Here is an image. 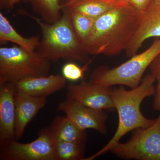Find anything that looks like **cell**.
Masks as SVG:
<instances>
[{"label":"cell","instance_id":"cell-18","mask_svg":"<svg viewBox=\"0 0 160 160\" xmlns=\"http://www.w3.org/2000/svg\"><path fill=\"white\" fill-rule=\"evenodd\" d=\"M86 145L83 143L55 141L57 160H84Z\"/></svg>","mask_w":160,"mask_h":160},{"label":"cell","instance_id":"cell-17","mask_svg":"<svg viewBox=\"0 0 160 160\" xmlns=\"http://www.w3.org/2000/svg\"><path fill=\"white\" fill-rule=\"evenodd\" d=\"M62 11L66 12L69 15L75 33L84 47L96 19L65 8H62Z\"/></svg>","mask_w":160,"mask_h":160},{"label":"cell","instance_id":"cell-3","mask_svg":"<svg viewBox=\"0 0 160 160\" xmlns=\"http://www.w3.org/2000/svg\"><path fill=\"white\" fill-rule=\"evenodd\" d=\"M19 13L34 20L39 26L42 37L35 51L50 62L60 59L89 62V54L78 39L72 26L69 15L62 11V18L56 22L49 24L25 10Z\"/></svg>","mask_w":160,"mask_h":160},{"label":"cell","instance_id":"cell-19","mask_svg":"<svg viewBox=\"0 0 160 160\" xmlns=\"http://www.w3.org/2000/svg\"><path fill=\"white\" fill-rule=\"evenodd\" d=\"M62 8L77 12L88 17L96 19L113 8L100 2L86 1L78 2L68 6H62Z\"/></svg>","mask_w":160,"mask_h":160},{"label":"cell","instance_id":"cell-20","mask_svg":"<svg viewBox=\"0 0 160 160\" xmlns=\"http://www.w3.org/2000/svg\"><path fill=\"white\" fill-rule=\"evenodd\" d=\"M91 61H89L82 68H81L74 63H66L62 68V75L66 80L72 82L82 79L84 72L88 69Z\"/></svg>","mask_w":160,"mask_h":160},{"label":"cell","instance_id":"cell-14","mask_svg":"<svg viewBox=\"0 0 160 160\" xmlns=\"http://www.w3.org/2000/svg\"><path fill=\"white\" fill-rule=\"evenodd\" d=\"M48 129L54 141L86 144L87 135L86 130L80 129L66 115L55 117Z\"/></svg>","mask_w":160,"mask_h":160},{"label":"cell","instance_id":"cell-25","mask_svg":"<svg viewBox=\"0 0 160 160\" xmlns=\"http://www.w3.org/2000/svg\"><path fill=\"white\" fill-rule=\"evenodd\" d=\"M8 0H0V8L1 9H7Z\"/></svg>","mask_w":160,"mask_h":160},{"label":"cell","instance_id":"cell-15","mask_svg":"<svg viewBox=\"0 0 160 160\" xmlns=\"http://www.w3.org/2000/svg\"><path fill=\"white\" fill-rule=\"evenodd\" d=\"M39 36L26 38L21 35L12 26L9 20L0 12V43L11 42L30 51H35L40 42Z\"/></svg>","mask_w":160,"mask_h":160},{"label":"cell","instance_id":"cell-10","mask_svg":"<svg viewBox=\"0 0 160 160\" xmlns=\"http://www.w3.org/2000/svg\"><path fill=\"white\" fill-rule=\"evenodd\" d=\"M160 37V0H152L142 12L137 30L126 49V56L137 54L143 43L151 38Z\"/></svg>","mask_w":160,"mask_h":160},{"label":"cell","instance_id":"cell-2","mask_svg":"<svg viewBox=\"0 0 160 160\" xmlns=\"http://www.w3.org/2000/svg\"><path fill=\"white\" fill-rule=\"evenodd\" d=\"M154 77L146 74L139 85L131 90L123 87L112 89V98L115 109L118 114V125L115 133L107 144L91 156L84 160H92L110 151L123 136L132 130L146 128L154 124L156 119L145 117L141 111V104L148 97L154 95L156 87Z\"/></svg>","mask_w":160,"mask_h":160},{"label":"cell","instance_id":"cell-4","mask_svg":"<svg viewBox=\"0 0 160 160\" xmlns=\"http://www.w3.org/2000/svg\"><path fill=\"white\" fill-rule=\"evenodd\" d=\"M159 55L160 38H157L145 51L135 55L117 67L109 69L101 66L96 68L89 81L106 87L120 85L134 89L140 85L144 72Z\"/></svg>","mask_w":160,"mask_h":160},{"label":"cell","instance_id":"cell-7","mask_svg":"<svg viewBox=\"0 0 160 160\" xmlns=\"http://www.w3.org/2000/svg\"><path fill=\"white\" fill-rule=\"evenodd\" d=\"M54 139L48 127L41 129L31 142L13 140L1 146V160H57Z\"/></svg>","mask_w":160,"mask_h":160},{"label":"cell","instance_id":"cell-16","mask_svg":"<svg viewBox=\"0 0 160 160\" xmlns=\"http://www.w3.org/2000/svg\"><path fill=\"white\" fill-rule=\"evenodd\" d=\"M29 3L33 11L44 22L49 24L56 22L62 15L60 0H22Z\"/></svg>","mask_w":160,"mask_h":160},{"label":"cell","instance_id":"cell-8","mask_svg":"<svg viewBox=\"0 0 160 160\" xmlns=\"http://www.w3.org/2000/svg\"><path fill=\"white\" fill-rule=\"evenodd\" d=\"M66 98L78 101L85 106L99 110L115 109L112 98V89L83 80L79 84L69 83Z\"/></svg>","mask_w":160,"mask_h":160},{"label":"cell","instance_id":"cell-12","mask_svg":"<svg viewBox=\"0 0 160 160\" xmlns=\"http://www.w3.org/2000/svg\"><path fill=\"white\" fill-rule=\"evenodd\" d=\"M17 91V90H16ZM46 98L16 92L15 95V139L22 137L27 125L46 105Z\"/></svg>","mask_w":160,"mask_h":160},{"label":"cell","instance_id":"cell-22","mask_svg":"<svg viewBox=\"0 0 160 160\" xmlns=\"http://www.w3.org/2000/svg\"><path fill=\"white\" fill-rule=\"evenodd\" d=\"M86 1L100 2L113 8H125L131 6L129 4L128 0H63V2L62 3V6H68L78 2Z\"/></svg>","mask_w":160,"mask_h":160},{"label":"cell","instance_id":"cell-11","mask_svg":"<svg viewBox=\"0 0 160 160\" xmlns=\"http://www.w3.org/2000/svg\"><path fill=\"white\" fill-rule=\"evenodd\" d=\"M16 92L13 83H6L0 85L1 146L15 139Z\"/></svg>","mask_w":160,"mask_h":160},{"label":"cell","instance_id":"cell-6","mask_svg":"<svg viewBox=\"0 0 160 160\" xmlns=\"http://www.w3.org/2000/svg\"><path fill=\"white\" fill-rule=\"evenodd\" d=\"M110 151L126 159L160 160V113L153 125L135 129L129 141L117 143Z\"/></svg>","mask_w":160,"mask_h":160},{"label":"cell","instance_id":"cell-23","mask_svg":"<svg viewBox=\"0 0 160 160\" xmlns=\"http://www.w3.org/2000/svg\"><path fill=\"white\" fill-rule=\"evenodd\" d=\"M152 0H128L129 4L138 11L143 12L146 10Z\"/></svg>","mask_w":160,"mask_h":160},{"label":"cell","instance_id":"cell-9","mask_svg":"<svg viewBox=\"0 0 160 160\" xmlns=\"http://www.w3.org/2000/svg\"><path fill=\"white\" fill-rule=\"evenodd\" d=\"M57 109L82 130L93 129L102 134L107 133L108 115L105 110L93 109L76 100L67 98L59 103Z\"/></svg>","mask_w":160,"mask_h":160},{"label":"cell","instance_id":"cell-5","mask_svg":"<svg viewBox=\"0 0 160 160\" xmlns=\"http://www.w3.org/2000/svg\"><path fill=\"white\" fill-rule=\"evenodd\" d=\"M51 62L19 46L0 48V85L49 75Z\"/></svg>","mask_w":160,"mask_h":160},{"label":"cell","instance_id":"cell-21","mask_svg":"<svg viewBox=\"0 0 160 160\" xmlns=\"http://www.w3.org/2000/svg\"><path fill=\"white\" fill-rule=\"evenodd\" d=\"M150 73L157 82L154 94L152 107L155 111L160 113V55L156 58L149 67Z\"/></svg>","mask_w":160,"mask_h":160},{"label":"cell","instance_id":"cell-1","mask_svg":"<svg viewBox=\"0 0 160 160\" xmlns=\"http://www.w3.org/2000/svg\"><path fill=\"white\" fill-rule=\"evenodd\" d=\"M142 12L130 6L112 8L98 18L84 46L86 52L113 56L125 51L137 30Z\"/></svg>","mask_w":160,"mask_h":160},{"label":"cell","instance_id":"cell-24","mask_svg":"<svg viewBox=\"0 0 160 160\" xmlns=\"http://www.w3.org/2000/svg\"><path fill=\"white\" fill-rule=\"evenodd\" d=\"M21 0H8L7 9L10 10L13 9L15 5Z\"/></svg>","mask_w":160,"mask_h":160},{"label":"cell","instance_id":"cell-13","mask_svg":"<svg viewBox=\"0 0 160 160\" xmlns=\"http://www.w3.org/2000/svg\"><path fill=\"white\" fill-rule=\"evenodd\" d=\"M67 80L62 75L26 78L14 83L17 91L32 96L46 98L64 89Z\"/></svg>","mask_w":160,"mask_h":160}]
</instances>
